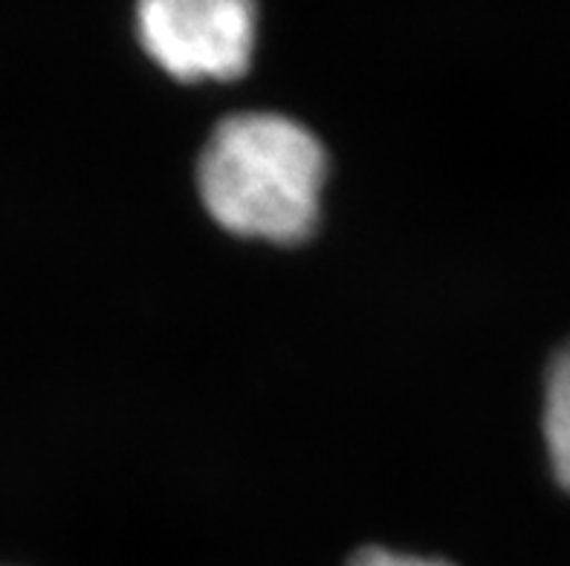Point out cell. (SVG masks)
I'll return each mask as SVG.
<instances>
[{"label": "cell", "instance_id": "1", "mask_svg": "<svg viewBox=\"0 0 570 566\" xmlns=\"http://www.w3.org/2000/svg\"><path fill=\"white\" fill-rule=\"evenodd\" d=\"M327 153L284 113L249 110L217 125L197 159V191L220 229L267 244H302L318 226Z\"/></svg>", "mask_w": 570, "mask_h": 566}, {"label": "cell", "instance_id": "2", "mask_svg": "<svg viewBox=\"0 0 570 566\" xmlns=\"http://www.w3.org/2000/svg\"><path fill=\"white\" fill-rule=\"evenodd\" d=\"M142 50L180 81L235 79L255 50V7L246 0H145Z\"/></svg>", "mask_w": 570, "mask_h": 566}, {"label": "cell", "instance_id": "3", "mask_svg": "<svg viewBox=\"0 0 570 566\" xmlns=\"http://www.w3.org/2000/svg\"><path fill=\"white\" fill-rule=\"evenodd\" d=\"M544 445L559 486L570 491V345L553 356L544 379Z\"/></svg>", "mask_w": 570, "mask_h": 566}, {"label": "cell", "instance_id": "4", "mask_svg": "<svg viewBox=\"0 0 570 566\" xmlns=\"http://www.w3.org/2000/svg\"><path fill=\"white\" fill-rule=\"evenodd\" d=\"M347 566H452V564L438 558H420V555L394 553V549H385V546H365V549L354 553V558L347 560Z\"/></svg>", "mask_w": 570, "mask_h": 566}]
</instances>
